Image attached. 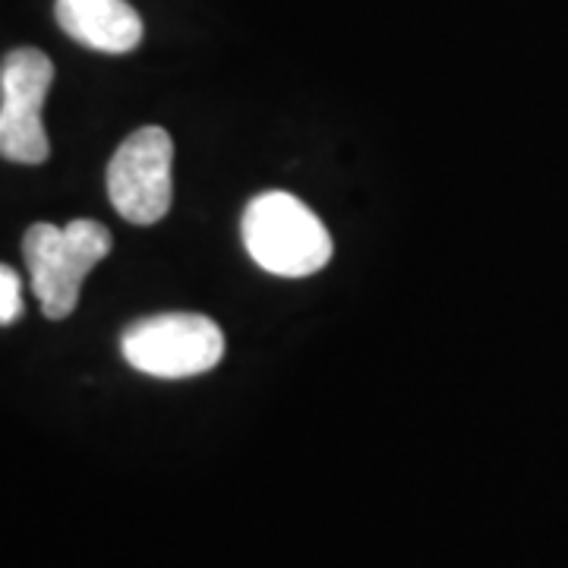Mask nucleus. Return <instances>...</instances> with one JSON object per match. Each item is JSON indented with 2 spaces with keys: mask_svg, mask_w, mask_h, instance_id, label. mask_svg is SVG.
Listing matches in <instances>:
<instances>
[{
  "mask_svg": "<svg viewBox=\"0 0 568 568\" xmlns=\"http://www.w3.org/2000/svg\"><path fill=\"white\" fill-rule=\"evenodd\" d=\"M54 85V63L39 48H17L0 67V155L17 164H41L51 142L41 104Z\"/></svg>",
  "mask_w": 568,
  "mask_h": 568,
  "instance_id": "4",
  "label": "nucleus"
},
{
  "mask_svg": "<svg viewBox=\"0 0 568 568\" xmlns=\"http://www.w3.org/2000/svg\"><path fill=\"white\" fill-rule=\"evenodd\" d=\"M61 29L92 51L126 54L142 41L140 13L126 0H58Z\"/></svg>",
  "mask_w": 568,
  "mask_h": 568,
  "instance_id": "6",
  "label": "nucleus"
},
{
  "mask_svg": "<svg viewBox=\"0 0 568 568\" xmlns=\"http://www.w3.org/2000/svg\"><path fill=\"white\" fill-rule=\"evenodd\" d=\"M20 316H22L20 272L0 263V325H13Z\"/></svg>",
  "mask_w": 568,
  "mask_h": 568,
  "instance_id": "7",
  "label": "nucleus"
},
{
  "mask_svg": "<svg viewBox=\"0 0 568 568\" xmlns=\"http://www.w3.org/2000/svg\"><path fill=\"white\" fill-rule=\"evenodd\" d=\"M123 357L133 369L159 379H186L219 366L224 335L200 313H162L123 332Z\"/></svg>",
  "mask_w": 568,
  "mask_h": 568,
  "instance_id": "3",
  "label": "nucleus"
},
{
  "mask_svg": "<svg viewBox=\"0 0 568 568\" xmlns=\"http://www.w3.org/2000/svg\"><path fill=\"white\" fill-rule=\"evenodd\" d=\"M111 253V231L92 219H77L67 227L39 222L22 237L29 282L48 320H67L77 304L85 275Z\"/></svg>",
  "mask_w": 568,
  "mask_h": 568,
  "instance_id": "1",
  "label": "nucleus"
},
{
  "mask_svg": "<svg viewBox=\"0 0 568 568\" xmlns=\"http://www.w3.org/2000/svg\"><path fill=\"white\" fill-rule=\"evenodd\" d=\"M244 246L253 263L282 275L306 278L332 260V234L323 219L291 193H263L244 212Z\"/></svg>",
  "mask_w": 568,
  "mask_h": 568,
  "instance_id": "2",
  "label": "nucleus"
},
{
  "mask_svg": "<svg viewBox=\"0 0 568 568\" xmlns=\"http://www.w3.org/2000/svg\"><path fill=\"white\" fill-rule=\"evenodd\" d=\"M174 142L162 126H140L108 164V196L130 224L162 222L174 200Z\"/></svg>",
  "mask_w": 568,
  "mask_h": 568,
  "instance_id": "5",
  "label": "nucleus"
}]
</instances>
